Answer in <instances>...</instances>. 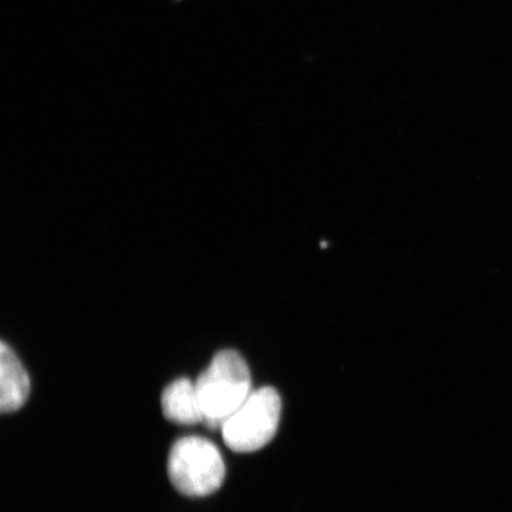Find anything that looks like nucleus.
I'll list each match as a JSON object with an SVG mask.
<instances>
[{
    "label": "nucleus",
    "instance_id": "obj_3",
    "mask_svg": "<svg viewBox=\"0 0 512 512\" xmlns=\"http://www.w3.org/2000/svg\"><path fill=\"white\" fill-rule=\"evenodd\" d=\"M281 398L277 390L264 387L252 390L248 398L223 422L224 444L238 453H252L270 444L277 434Z\"/></svg>",
    "mask_w": 512,
    "mask_h": 512
},
{
    "label": "nucleus",
    "instance_id": "obj_1",
    "mask_svg": "<svg viewBox=\"0 0 512 512\" xmlns=\"http://www.w3.org/2000/svg\"><path fill=\"white\" fill-rule=\"evenodd\" d=\"M195 383L203 424L209 428H221L252 393L251 371L245 358L234 350L217 352Z\"/></svg>",
    "mask_w": 512,
    "mask_h": 512
},
{
    "label": "nucleus",
    "instance_id": "obj_5",
    "mask_svg": "<svg viewBox=\"0 0 512 512\" xmlns=\"http://www.w3.org/2000/svg\"><path fill=\"white\" fill-rule=\"evenodd\" d=\"M162 409L165 418L178 425H196L204 420L196 383L188 379H178L165 388Z\"/></svg>",
    "mask_w": 512,
    "mask_h": 512
},
{
    "label": "nucleus",
    "instance_id": "obj_4",
    "mask_svg": "<svg viewBox=\"0 0 512 512\" xmlns=\"http://www.w3.org/2000/svg\"><path fill=\"white\" fill-rule=\"evenodd\" d=\"M30 394L27 370L14 350L2 342L0 347V411L14 413L24 406Z\"/></svg>",
    "mask_w": 512,
    "mask_h": 512
},
{
    "label": "nucleus",
    "instance_id": "obj_2",
    "mask_svg": "<svg viewBox=\"0 0 512 512\" xmlns=\"http://www.w3.org/2000/svg\"><path fill=\"white\" fill-rule=\"evenodd\" d=\"M168 475L181 494L204 497L221 488L226 477V465L214 443L192 435L177 440L171 447Z\"/></svg>",
    "mask_w": 512,
    "mask_h": 512
}]
</instances>
